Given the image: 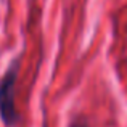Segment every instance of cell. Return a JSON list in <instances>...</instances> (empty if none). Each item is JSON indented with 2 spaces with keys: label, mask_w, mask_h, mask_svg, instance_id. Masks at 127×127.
Wrapping results in <instances>:
<instances>
[{
  "label": "cell",
  "mask_w": 127,
  "mask_h": 127,
  "mask_svg": "<svg viewBox=\"0 0 127 127\" xmlns=\"http://www.w3.org/2000/svg\"><path fill=\"white\" fill-rule=\"evenodd\" d=\"M16 77H18V64H13L0 81V116L6 126H13L18 121V111L15 106Z\"/></svg>",
  "instance_id": "6da1fadb"
},
{
  "label": "cell",
  "mask_w": 127,
  "mask_h": 127,
  "mask_svg": "<svg viewBox=\"0 0 127 127\" xmlns=\"http://www.w3.org/2000/svg\"><path fill=\"white\" fill-rule=\"evenodd\" d=\"M71 127H87V124H85V121H76Z\"/></svg>",
  "instance_id": "7a4b0ae2"
}]
</instances>
